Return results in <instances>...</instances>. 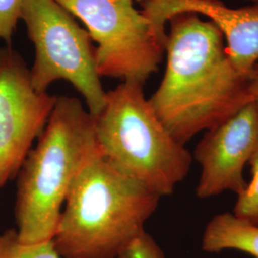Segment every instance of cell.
Listing matches in <instances>:
<instances>
[{"mask_svg": "<svg viewBox=\"0 0 258 258\" xmlns=\"http://www.w3.org/2000/svg\"><path fill=\"white\" fill-rule=\"evenodd\" d=\"M168 22L166 72L148 101L171 135L185 145L252 99L249 76L231 63L225 39L212 21L184 13Z\"/></svg>", "mask_w": 258, "mask_h": 258, "instance_id": "obj_1", "label": "cell"}, {"mask_svg": "<svg viewBox=\"0 0 258 258\" xmlns=\"http://www.w3.org/2000/svg\"><path fill=\"white\" fill-rule=\"evenodd\" d=\"M18 174L17 232L24 244L53 240L76 182L102 156L95 119L73 97H57L46 126Z\"/></svg>", "mask_w": 258, "mask_h": 258, "instance_id": "obj_2", "label": "cell"}, {"mask_svg": "<svg viewBox=\"0 0 258 258\" xmlns=\"http://www.w3.org/2000/svg\"><path fill=\"white\" fill-rule=\"evenodd\" d=\"M161 197L100 157L65 201L53 242L60 258H119L145 232Z\"/></svg>", "mask_w": 258, "mask_h": 258, "instance_id": "obj_3", "label": "cell"}, {"mask_svg": "<svg viewBox=\"0 0 258 258\" xmlns=\"http://www.w3.org/2000/svg\"><path fill=\"white\" fill-rule=\"evenodd\" d=\"M94 119L102 157L160 197L173 194L188 174L192 156L159 119L144 84L122 82L106 92Z\"/></svg>", "mask_w": 258, "mask_h": 258, "instance_id": "obj_4", "label": "cell"}, {"mask_svg": "<svg viewBox=\"0 0 258 258\" xmlns=\"http://www.w3.org/2000/svg\"><path fill=\"white\" fill-rule=\"evenodd\" d=\"M20 19L35 46V61L30 69L33 86L47 92L55 81H67L83 95L90 114H100L106 92L87 30L55 0H24Z\"/></svg>", "mask_w": 258, "mask_h": 258, "instance_id": "obj_5", "label": "cell"}, {"mask_svg": "<svg viewBox=\"0 0 258 258\" xmlns=\"http://www.w3.org/2000/svg\"><path fill=\"white\" fill-rule=\"evenodd\" d=\"M86 26L99 76L145 84L163 59L166 33L132 0H55Z\"/></svg>", "mask_w": 258, "mask_h": 258, "instance_id": "obj_6", "label": "cell"}, {"mask_svg": "<svg viewBox=\"0 0 258 258\" xmlns=\"http://www.w3.org/2000/svg\"><path fill=\"white\" fill-rule=\"evenodd\" d=\"M56 99L33 86L30 69L17 51L0 49V189L19 174Z\"/></svg>", "mask_w": 258, "mask_h": 258, "instance_id": "obj_7", "label": "cell"}, {"mask_svg": "<svg viewBox=\"0 0 258 258\" xmlns=\"http://www.w3.org/2000/svg\"><path fill=\"white\" fill-rule=\"evenodd\" d=\"M258 148V104L251 102L206 132L194 158L202 171L196 188L200 199L246 187L244 168Z\"/></svg>", "mask_w": 258, "mask_h": 258, "instance_id": "obj_8", "label": "cell"}, {"mask_svg": "<svg viewBox=\"0 0 258 258\" xmlns=\"http://www.w3.org/2000/svg\"><path fill=\"white\" fill-rule=\"evenodd\" d=\"M143 7V13L163 33L176 15H203L221 32L231 63L240 73L249 76L258 62V3L236 9L221 0H150Z\"/></svg>", "mask_w": 258, "mask_h": 258, "instance_id": "obj_9", "label": "cell"}, {"mask_svg": "<svg viewBox=\"0 0 258 258\" xmlns=\"http://www.w3.org/2000/svg\"><path fill=\"white\" fill-rule=\"evenodd\" d=\"M202 248L212 253L236 249L258 258V224L230 212L218 214L205 229Z\"/></svg>", "mask_w": 258, "mask_h": 258, "instance_id": "obj_10", "label": "cell"}, {"mask_svg": "<svg viewBox=\"0 0 258 258\" xmlns=\"http://www.w3.org/2000/svg\"><path fill=\"white\" fill-rule=\"evenodd\" d=\"M0 258H60L53 240L37 244H24L17 230L0 233Z\"/></svg>", "mask_w": 258, "mask_h": 258, "instance_id": "obj_11", "label": "cell"}, {"mask_svg": "<svg viewBox=\"0 0 258 258\" xmlns=\"http://www.w3.org/2000/svg\"><path fill=\"white\" fill-rule=\"evenodd\" d=\"M252 179L237 195L233 214L258 224V148L249 160Z\"/></svg>", "mask_w": 258, "mask_h": 258, "instance_id": "obj_12", "label": "cell"}, {"mask_svg": "<svg viewBox=\"0 0 258 258\" xmlns=\"http://www.w3.org/2000/svg\"><path fill=\"white\" fill-rule=\"evenodd\" d=\"M24 0H0V39L11 46Z\"/></svg>", "mask_w": 258, "mask_h": 258, "instance_id": "obj_13", "label": "cell"}, {"mask_svg": "<svg viewBox=\"0 0 258 258\" xmlns=\"http://www.w3.org/2000/svg\"><path fill=\"white\" fill-rule=\"evenodd\" d=\"M119 258H166L156 241L143 232L124 249Z\"/></svg>", "mask_w": 258, "mask_h": 258, "instance_id": "obj_14", "label": "cell"}, {"mask_svg": "<svg viewBox=\"0 0 258 258\" xmlns=\"http://www.w3.org/2000/svg\"><path fill=\"white\" fill-rule=\"evenodd\" d=\"M249 86L252 102H256L258 104V62L249 73Z\"/></svg>", "mask_w": 258, "mask_h": 258, "instance_id": "obj_15", "label": "cell"}, {"mask_svg": "<svg viewBox=\"0 0 258 258\" xmlns=\"http://www.w3.org/2000/svg\"><path fill=\"white\" fill-rule=\"evenodd\" d=\"M136 1H137V2H139V3H141V4H142V5L144 6L145 4H147L148 2H149L150 0H136Z\"/></svg>", "mask_w": 258, "mask_h": 258, "instance_id": "obj_16", "label": "cell"}, {"mask_svg": "<svg viewBox=\"0 0 258 258\" xmlns=\"http://www.w3.org/2000/svg\"><path fill=\"white\" fill-rule=\"evenodd\" d=\"M246 1H250V2H253V3H258V0H246Z\"/></svg>", "mask_w": 258, "mask_h": 258, "instance_id": "obj_17", "label": "cell"}]
</instances>
